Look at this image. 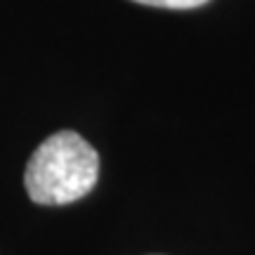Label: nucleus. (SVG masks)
I'll list each match as a JSON object with an SVG mask.
<instances>
[{"instance_id":"nucleus-1","label":"nucleus","mask_w":255,"mask_h":255,"mask_svg":"<svg viewBox=\"0 0 255 255\" xmlns=\"http://www.w3.org/2000/svg\"><path fill=\"white\" fill-rule=\"evenodd\" d=\"M97 177L100 154L95 146L73 130H59L31 154L24 187L38 206H66L88 196Z\"/></svg>"},{"instance_id":"nucleus-2","label":"nucleus","mask_w":255,"mask_h":255,"mask_svg":"<svg viewBox=\"0 0 255 255\" xmlns=\"http://www.w3.org/2000/svg\"><path fill=\"white\" fill-rule=\"evenodd\" d=\"M135 2H142V5H149V7H165V9H194L210 2V0H135Z\"/></svg>"}]
</instances>
